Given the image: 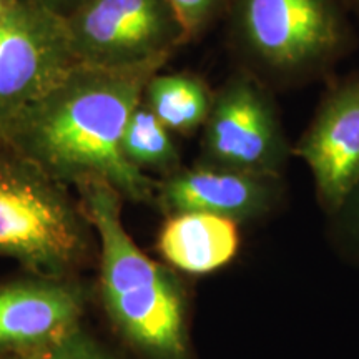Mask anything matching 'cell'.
I'll use <instances>...</instances> for the list:
<instances>
[{"label": "cell", "mask_w": 359, "mask_h": 359, "mask_svg": "<svg viewBox=\"0 0 359 359\" xmlns=\"http://www.w3.org/2000/svg\"><path fill=\"white\" fill-rule=\"evenodd\" d=\"M167 62L133 67L79 64L17 116L0 137L64 185L102 180L123 200L155 205L156 180L130 163L122 137L150 79Z\"/></svg>", "instance_id": "obj_1"}, {"label": "cell", "mask_w": 359, "mask_h": 359, "mask_svg": "<svg viewBox=\"0 0 359 359\" xmlns=\"http://www.w3.org/2000/svg\"><path fill=\"white\" fill-rule=\"evenodd\" d=\"M77 190L100 246V296L111 325L145 359H193L185 286L128 235L114 187L87 180Z\"/></svg>", "instance_id": "obj_2"}, {"label": "cell", "mask_w": 359, "mask_h": 359, "mask_svg": "<svg viewBox=\"0 0 359 359\" xmlns=\"http://www.w3.org/2000/svg\"><path fill=\"white\" fill-rule=\"evenodd\" d=\"M97 235L69 187L0 142V258L30 275L77 278Z\"/></svg>", "instance_id": "obj_3"}, {"label": "cell", "mask_w": 359, "mask_h": 359, "mask_svg": "<svg viewBox=\"0 0 359 359\" xmlns=\"http://www.w3.org/2000/svg\"><path fill=\"white\" fill-rule=\"evenodd\" d=\"M230 12L245 69L266 85L316 77L351 39L339 0H230Z\"/></svg>", "instance_id": "obj_4"}, {"label": "cell", "mask_w": 359, "mask_h": 359, "mask_svg": "<svg viewBox=\"0 0 359 359\" xmlns=\"http://www.w3.org/2000/svg\"><path fill=\"white\" fill-rule=\"evenodd\" d=\"M291 154L268 85L245 67L236 70L213 92L200 165L281 177Z\"/></svg>", "instance_id": "obj_5"}, {"label": "cell", "mask_w": 359, "mask_h": 359, "mask_svg": "<svg viewBox=\"0 0 359 359\" xmlns=\"http://www.w3.org/2000/svg\"><path fill=\"white\" fill-rule=\"evenodd\" d=\"M79 64L65 17L19 0L0 19V137Z\"/></svg>", "instance_id": "obj_6"}, {"label": "cell", "mask_w": 359, "mask_h": 359, "mask_svg": "<svg viewBox=\"0 0 359 359\" xmlns=\"http://www.w3.org/2000/svg\"><path fill=\"white\" fill-rule=\"evenodd\" d=\"M65 19L79 62L87 65L168 62L187 42L168 0H82Z\"/></svg>", "instance_id": "obj_7"}, {"label": "cell", "mask_w": 359, "mask_h": 359, "mask_svg": "<svg viewBox=\"0 0 359 359\" xmlns=\"http://www.w3.org/2000/svg\"><path fill=\"white\" fill-rule=\"evenodd\" d=\"M294 155L311 170L321 205L338 213L359 185V79L327 90Z\"/></svg>", "instance_id": "obj_8"}, {"label": "cell", "mask_w": 359, "mask_h": 359, "mask_svg": "<svg viewBox=\"0 0 359 359\" xmlns=\"http://www.w3.org/2000/svg\"><path fill=\"white\" fill-rule=\"evenodd\" d=\"M281 177L196 165L156 183L155 205L165 215L208 213L236 223L253 222L276 208Z\"/></svg>", "instance_id": "obj_9"}, {"label": "cell", "mask_w": 359, "mask_h": 359, "mask_svg": "<svg viewBox=\"0 0 359 359\" xmlns=\"http://www.w3.org/2000/svg\"><path fill=\"white\" fill-rule=\"evenodd\" d=\"M88 290L77 278H24L0 286V353H27L80 325Z\"/></svg>", "instance_id": "obj_10"}, {"label": "cell", "mask_w": 359, "mask_h": 359, "mask_svg": "<svg viewBox=\"0 0 359 359\" xmlns=\"http://www.w3.org/2000/svg\"><path fill=\"white\" fill-rule=\"evenodd\" d=\"M156 245L172 266L190 275H208L236 257L240 231L236 222L217 215L177 213L163 223Z\"/></svg>", "instance_id": "obj_11"}, {"label": "cell", "mask_w": 359, "mask_h": 359, "mask_svg": "<svg viewBox=\"0 0 359 359\" xmlns=\"http://www.w3.org/2000/svg\"><path fill=\"white\" fill-rule=\"evenodd\" d=\"M143 103L170 132L193 133L208 118L213 92L196 75L158 72L147 85Z\"/></svg>", "instance_id": "obj_12"}, {"label": "cell", "mask_w": 359, "mask_h": 359, "mask_svg": "<svg viewBox=\"0 0 359 359\" xmlns=\"http://www.w3.org/2000/svg\"><path fill=\"white\" fill-rule=\"evenodd\" d=\"M122 151L142 172H158L168 177L180 170V154L170 130L140 102L130 115L122 137Z\"/></svg>", "instance_id": "obj_13"}, {"label": "cell", "mask_w": 359, "mask_h": 359, "mask_svg": "<svg viewBox=\"0 0 359 359\" xmlns=\"http://www.w3.org/2000/svg\"><path fill=\"white\" fill-rule=\"evenodd\" d=\"M24 359H120L100 341L93 338L82 325L75 326L60 338L22 353Z\"/></svg>", "instance_id": "obj_14"}, {"label": "cell", "mask_w": 359, "mask_h": 359, "mask_svg": "<svg viewBox=\"0 0 359 359\" xmlns=\"http://www.w3.org/2000/svg\"><path fill=\"white\" fill-rule=\"evenodd\" d=\"M168 4L182 25L185 39L191 40L203 32L230 0H168Z\"/></svg>", "instance_id": "obj_15"}, {"label": "cell", "mask_w": 359, "mask_h": 359, "mask_svg": "<svg viewBox=\"0 0 359 359\" xmlns=\"http://www.w3.org/2000/svg\"><path fill=\"white\" fill-rule=\"evenodd\" d=\"M336 215H341L344 228L359 241V185Z\"/></svg>", "instance_id": "obj_16"}, {"label": "cell", "mask_w": 359, "mask_h": 359, "mask_svg": "<svg viewBox=\"0 0 359 359\" xmlns=\"http://www.w3.org/2000/svg\"><path fill=\"white\" fill-rule=\"evenodd\" d=\"M29 2H34L37 6H42L48 11L58 13V15L67 17L79 7L82 0H29Z\"/></svg>", "instance_id": "obj_17"}, {"label": "cell", "mask_w": 359, "mask_h": 359, "mask_svg": "<svg viewBox=\"0 0 359 359\" xmlns=\"http://www.w3.org/2000/svg\"><path fill=\"white\" fill-rule=\"evenodd\" d=\"M17 2H19V0H0V19H2L4 15H7L8 11H11Z\"/></svg>", "instance_id": "obj_18"}, {"label": "cell", "mask_w": 359, "mask_h": 359, "mask_svg": "<svg viewBox=\"0 0 359 359\" xmlns=\"http://www.w3.org/2000/svg\"><path fill=\"white\" fill-rule=\"evenodd\" d=\"M0 359H24L22 354L17 353H0Z\"/></svg>", "instance_id": "obj_19"}, {"label": "cell", "mask_w": 359, "mask_h": 359, "mask_svg": "<svg viewBox=\"0 0 359 359\" xmlns=\"http://www.w3.org/2000/svg\"><path fill=\"white\" fill-rule=\"evenodd\" d=\"M353 4H354V6H356V8L359 11V0H353Z\"/></svg>", "instance_id": "obj_20"}]
</instances>
